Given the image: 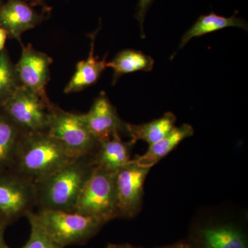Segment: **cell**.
Returning <instances> with one entry per match:
<instances>
[{"instance_id":"25","label":"cell","mask_w":248,"mask_h":248,"mask_svg":"<svg viewBox=\"0 0 248 248\" xmlns=\"http://www.w3.org/2000/svg\"><path fill=\"white\" fill-rule=\"evenodd\" d=\"M160 248H195L189 241H183V242L177 243L170 246H164Z\"/></svg>"},{"instance_id":"21","label":"cell","mask_w":248,"mask_h":248,"mask_svg":"<svg viewBox=\"0 0 248 248\" xmlns=\"http://www.w3.org/2000/svg\"><path fill=\"white\" fill-rule=\"evenodd\" d=\"M27 217L31 225L30 237L27 244L21 248H64L55 242L30 214Z\"/></svg>"},{"instance_id":"7","label":"cell","mask_w":248,"mask_h":248,"mask_svg":"<svg viewBox=\"0 0 248 248\" xmlns=\"http://www.w3.org/2000/svg\"><path fill=\"white\" fill-rule=\"evenodd\" d=\"M37 205L35 182L12 169L0 170V222L8 226Z\"/></svg>"},{"instance_id":"19","label":"cell","mask_w":248,"mask_h":248,"mask_svg":"<svg viewBox=\"0 0 248 248\" xmlns=\"http://www.w3.org/2000/svg\"><path fill=\"white\" fill-rule=\"evenodd\" d=\"M154 63V60L149 55L140 50L127 49L117 54L112 61L107 62V67L113 70L112 84H115L124 75L138 71H151Z\"/></svg>"},{"instance_id":"15","label":"cell","mask_w":248,"mask_h":248,"mask_svg":"<svg viewBox=\"0 0 248 248\" xmlns=\"http://www.w3.org/2000/svg\"><path fill=\"white\" fill-rule=\"evenodd\" d=\"M193 134L194 129L190 124L174 127L164 138L150 145L146 153L133 160L140 166L151 169L173 151L181 142L186 138H190Z\"/></svg>"},{"instance_id":"1","label":"cell","mask_w":248,"mask_h":248,"mask_svg":"<svg viewBox=\"0 0 248 248\" xmlns=\"http://www.w3.org/2000/svg\"><path fill=\"white\" fill-rule=\"evenodd\" d=\"M93 157L78 158L36 183L39 210L75 212L80 193L94 168Z\"/></svg>"},{"instance_id":"14","label":"cell","mask_w":248,"mask_h":248,"mask_svg":"<svg viewBox=\"0 0 248 248\" xmlns=\"http://www.w3.org/2000/svg\"><path fill=\"white\" fill-rule=\"evenodd\" d=\"M99 29L100 27L89 35L91 42L89 57L86 60L78 62L77 64L76 73L65 87L64 93L66 94L79 92L96 84L103 72L107 68V55L102 60H98L94 55L96 36Z\"/></svg>"},{"instance_id":"11","label":"cell","mask_w":248,"mask_h":248,"mask_svg":"<svg viewBox=\"0 0 248 248\" xmlns=\"http://www.w3.org/2000/svg\"><path fill=\"white\" fill-rule=\"evenodd\" d=\"M84 116L89 131L99 143L110 140L125 129V122L120 120L115 108L104 92L100 93Z\"/></svg>"},{"instance_id":"8","label":"cell","mask_w":248,"mask_h":248,"mask_svg":"<svg viewBox=\"0 0 248 248\" xmlns=\"http://www.w3.org/2000/svg\"><path fill=\"white\" fill-rule=\"evenodd\" d=\"M150 170V168L140 166L133 159L115 173L119 218H133L140 213L143 185Z\"/></svg>"},{"instance_id":"20","label":"cell","mask_w":248,"mask_h":248,"mask_svg":"<svg viewBox=\"0 0 248 248\" xmlns=\"http://www.w3.org/2000/svg\"><path fill=\"white\" fill-rule=\"evenodd\" d=\"M21 86L16 65L11 61L6 49L0 53V107Z\"/></svg>"},{"instance_id":"3","label":"cell","mask_w":248,"mask_h":248,"mask_svg":"<svg viewBox=\"0 0 248 248\" xmlns=\"http://www.w3.org/2000/svg\"><path fill=\"white\" fill-rule=\"evenodd\" d=\"M45 232L63 248L86 244L105 223L76 212L39 210L29 213Z\"/></svg>"},{"instance_id":"13","label":"cell","mask_w":248,"mask_h":248,"mask_svg":"<svg viewBox=\"0 0 248 248\" xmlns=\"http://www.w3.org/2000/svg\"><path fill=\"white\" fill-rule=\"evenodd\" d=\"M133 145L131 141H122L119 133L107 141L101 142L93 155L94 167L112 173L118 172L131 160L130 151Z\"/></svg>"},{"instance_id":"9","label":"cell","mask_w":248,"mask_h":248,"mask_svg":"<svg viewBox=\"0 0 248 248\" xmlns=\"http://www.w3.org/2000/svg\"><path fill=\"white\" fill-rule=\"evenodd\" d=\"M188 241L195 248H248L246 230L234 222L197 225Z\"/></svg>"},{"instance_id":"16","label":"cell","mask_w":248,"mask_h":248,"mask_svg":"<svg viewBox=\"0 0 248 248\" xmlns=\"http://www.w3.org/2000/svg\"><path fill=\"white\" fill-rule=\"evenodd\" d=\"M228 27H238L248 30V23L236 15L230 17L218 16L214 12L201 16L195 24L183 35L179 50L185 46L194 37H201Z\"/></svg>"},{"instance_id":"28","label":"cell","mask_w":248,"mask_h":248,"mask_svg":"<svg viewBox=\"0 0 248 248\" xmlns=\"http://www.w3.org/2000/svg\"><path fill=\"white\" fill-rule=\"evenodd\" d=\"M2 4V0H0V6Z\"/></svg>"},{"instance_id":"26","label":"cell","mask_w":248,"mask_h":248,"mask_svg":"<svg viewBox=\"0 0 248 248\" xmlns=\"http://www.w3.org/2000/svg\"><path fill=\"white\" fill-rule=\"evenodd\" d=\"M107 248H134L131 245L125 244H108Z\"/></svg>"},{"instance_id":"2","label":"cell","mask_w":248,"mask_h":248,"mask_svg":"<svg viewBox=\"0 0 248 248\" xmlns=\"http://www.w3.org/2000/svg\"><path fill=\"white\" fill-rule=\"evenodd\" d=\"M48 134H23L11 169L35 183L76 160Z\"/></svg>"},{"instance_id":"29","label":"cell","mask_w":248,"mask_h":248,"mask_svg":"<svg viewBox=\"0 0 248 248\" xmlns=\"http://www.w3.org/2000/svg\"></svg>"},{"instance_id":"10","label":"cell","mask_w":248,"mask_h":248,"mask_svg":"<svg viewBox=\"0 0 248 248\" xmlns=\"http://www.w3.org/2000/svg\"><path fill=\"white\" fill-rule=\"evenodd\" d=\"M53 60L47 54L36 50L29 44L22 45V55L16 64L21 86L47 95L46 87L50 80V67Z\"/></svg>"},{"instance_id":"4","label":"cell","mask_w":248,"mask_h":248,"mask_svg":"<svg viewBox=\"0 0 248 248\" xmlns=\"http://www.w3.org/2000/svg\"><path fill=\"white\" fill-rule=\"evenodd\" d=\"M115 175L94 167L80 193L75 212L104 223L119 218Z\"/></svg>"},{"instance_id":"5","label":"cell","mask_w":248,"mask_h":248,"mask_svg":"<svg viewBox=\"0 0 248 248\" xmlns=\"http://www.w3.org/2000/svg\"><path fill=\"white\" fill-rule=\"evenodd\" d=\"M46 133L57 140L73 157L92 156L99 143L89 131L84 114L66 112L54 105Z\"/></svg>"},{"instance_id":"27","label":"cell","mask_w":248,"mask_h":248,"mask_svg":"<svg viewBox=\"0 0 248 248\" xmlns=\"http://www.w3.org/2000/svg\"><path fill=\"white\" fill-rule=\"evenodd\" d=\"M32 6H45L46 9V6L45 5V0H28Z\"/></svg>"},{"instance_id":"23","label":"cell","mask_w":248,"mask_h":248,"mask_svg":"<svg viewBox=\"0 0 248 248\" xmlns=\"http://www.w3.org/2000/svg\"><path fill=\"white\" fill-rule=\"evenodd\" d=\"M6 227V225L0 222V248H10L4 239V232Z\"/></svg>"},{"instance_id":"6","label":"cell","mask_w":248,"mask_h":248,"mask_svg":"<svg viewBox=\"0 0 248 248\" xmlns=\"http://www.w3.org/2000/svg\"><path fill=\"white\" fill-rule=\"evenodd\" d=\"M54 105L48 96L20 86L0 107L24 133H43Z\"/></svg>"},{"instance_id":"24","label":"cell","mask_w":248,"mask_h":248,"mask_svg":"<svg viewBox=\"0 0 248 248\" xmlns=\"http://www.w3.org/2000/svg\"><path fill=\"white\" fill-rule=\"evenodd\" d=\"M9 36L7 31L0 27V53L4 49L5 43H6V39Z\"/></svg>"},{"instance_id":"18","label":"cell","mask_w":248,"mask_h":248,"mask_svg":"<svg viewBox=\"0 0 248 248\" xmlns=\"http://www.w3.org/2000/svg\"><path fill=\"white\" fill-rule=\"evenodd\" d=\"M24 133L0 107V170L12 168Z\"/></svg>"},{"instance_id":"17","label":"cell","mask_w":248,"mask_h":248,"mask_svg":"<svg viewBox=\"0 0 248 248\" xmlns=\"http://www.w3.org/2000/svg\"><path fill=\"white\" fill-rule=\"evenodd\" d=\"M176 121V116L172 112H168L160 118L148 123L140 125L125 123V130L134 144L142 140L150 146L167 135L175 127Z\"/></svg>"},{"instance_id":"12","label":"cell","mask_w":248,"mask_h":248,"mask_svg":"<svg viewBox=\"0 0 248 248\" xmlns=\"http://www.w3.org/2000/svg\"><path fill=\"white\" fill-rule=\"evenodd\" d=\"M45 19L44 15L23 0H9L0 6V27L7 31L12 39L21 42V36L26 31L38 26Z\"/></svg>"},{"instance_id":"22","label":"cell","mask_w":248,"mask_h":248,"mask_svg":"<svg viewBox=\"0 0 248 248\" xmlns=\"http://www.w3.org/2000/svg\"><path fill=\"white\" fill-rule=\"evenodd\" d=\"M153 1L154 0H139L138 11L135 15V17L140 22L142 38L145 37L144 32H143V22H144L145 17H146L148 8L150 7Z\"/></svg>"}]
</instances>
